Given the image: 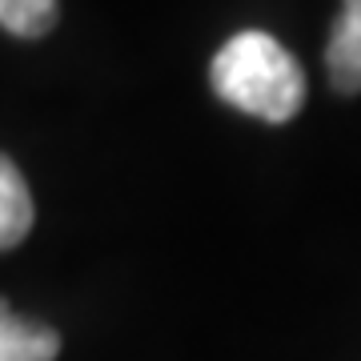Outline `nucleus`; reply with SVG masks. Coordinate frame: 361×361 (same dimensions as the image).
Here are the masks:
<instances>
[{
	"label": "nucleus",
	"instance_id": "obj_1",
	"mask_svg": "<svg viewBox=\"0 0 361 361\" xmlns=\"http://www.w3.org/2000/svg\"><path fill=\"white\" fill-rule=\"evenodd\" d=\"M209 80L225 104L241 109L249 116H261L269 125H285L305 104V77L293 52L269 32H237L221 44L213 56Z\"/></svg>",
	"mask_w": 361,
	"mask_h": 361
},
{
	"label": "nucleus",
	"instance_id": "obj_2",
	"mask_svg": "<svg viewBox=\"0 0 361 361\" xmlns=\"http://www.w3.org/2000/svg\"><path fill=\"white\" fill-rule=\"evenodd\" d=\"M325 68L337 92H361V0H345L341 16H337L334 32H329V49H325Z\"/></svg>",
	"mask_w": 361,
	"mask_h": 361
},
{
	"label": "nucleus",
	"instance_id": "obj_3",
	"mask_svg": "<svg viewBox=\"0 0 361 361\" xmlns=\"http://www.w3.org/2000/svg\"><path fill=\"white\" fill-rule=\"evenodd\" d=\"M61 337L44 322H28L0 301V361H56Z\"/></svg>",
	"mask_w": 361,
	"mask_h": 361
},
{
	"label": "nucleus",
	"instance_id": "obj_4",
	"mask_svg": "<svg viewBox=\"0 0 361 361\" xmlns=\"http://www.w3.org/2000/svg\"><path fill=\"white\" fill-rule=\"evenodd\" d=\"M32 229V197L20 177V169L0 157V249L20 245Z\"/></svg>",
	"mask_w": 361,
	"mask_h": 361
},
{
	"label": "nucleus",
	"instance_id": "obj_5",
	"mask_svg": "<svg viewBox=\"0 0 361 361\" xmlns=\"http://www.w3.org/2000/svg\"><path fill=\"white\" fill-rule=\"evenodd\" d=\"M56 25V0H0V28L37 40Z\"/></svg>",
	"mask_w": 361,
	"mask_h": 361
}]
</instances>
